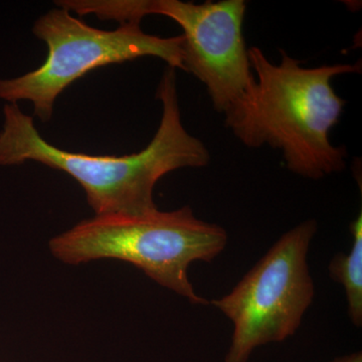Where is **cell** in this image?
<instances>
[{
	"label": "cell",
	"instance_id": "cell-1",
	"mask_svg": "<svg viewBox=\"0 0 362 362\" xmlns=\"http://www.w3.org/2000/svg\"><path fill=\"white\" fill-rule=\"evenodd\" d=\"M162 103L160 125L148 146L124 156H95L66 151L40 136L33 117L16 103L4 105L0 133V165L40 162L64 171L80 183L96 216H139L156 211L157 181L180 168H202L211 161L206 145L183 127L175 69L168 66L157 90Z\"/></svg>",
	"mask_w": 362,
	"mask_h": 362
},
{
	"label": "cell",
	"instance_id": "cell-2",
	"mask_svg": "<svg viewBox=\"0 0 362 362\" xmlns=\"http://www.w3.org/2000/svg\"><path fill=\"white\" fill-rule=\"evenodd\" d=\"M280 65L257 47L247 49L256 74L245 96L226 112V125L251 148L269 145L282 152L288 170L321 180L346 166V150L330 141L345 100L331 85L337 76L361 71V63L308 69L281 51Z\"/></svg>",
	"mask_w": 362,
	"mask_h": 362
},
{
	"label": "cell",
	"instance_id": "cell-3",
	"mask_svg": "<svg viewBox=\"0 0 362 362\" xmlns=\"http://www.w3.org/2000/svg\"><path fill=\"white\" fill-rule=\"evenodd\" d=\"M228 240L225 228L195 218L189 206H183L139 216H96L54 237L49 250L68 265L101 259L127 262L190 303L207 305L194 291L188 268L195 261H213Z\"/></svg>",
	"mask_w": 362,
	"mask_h": 362
},
{
	"label": "cell",
	"instance_id": "cell-4",
	"mask_svg": "<svg viewBox=\"0 0 362 362\" xmlns=\"http://www.w3.org/2000/svg\"><path fill=\"white\" fill-rule=\"evenodd\" d=\"M37 39L47 45V58L37 70L0 80V99L9 103L30 101L40 120H51L57 98L86 74L101 66L142 57H156L183 71L182 35H147L140 23H120L115 30L86 25L59 7L40 16L33 25Z\"/></svg>",
	"mask_w": 362,
	"mask_h": 362
},
{
	"label": "cell",
	"instance_id": "cell-5",
	"mask_svg": "<svg viewBox=\"0 0 362 362\" xmlns=\"http://www.w3.org/2000/svg\"><path fill=\"white\" fill-rule=\"evenodd\" d=\"M317 230L309 220L285 233L232 291L211 301L233 324L226 362H247L255 349L299 329L313 302L307 257Z\"/></svg>",
	"mask_w": 362,
	"mask_h": 362
},
{
	"label": "cell",
	"instance_id": "cell-6",
	"mask_svg": "<svg viewBox=\"0 0 362 362\" xmlns=\"http://www.w3.org/2000/svg\"><path fill=\"white\" fill-rule=\"evenodd\" d=\"M244 0H90L88 13L119 23H141L149 14L176 21L183 30V71L206 86L214 108L226 114L254 83L244 37Z\"/></svg>",
	"mask_w": 362,
	"mask_h": 362
},
{
	"label": "cell",
	"instance_id": "cell-7",
	"mask_svg": "<svg viewBox=\"0 0 362 362\" xmlns=\"http://www.w3.org/2000/svg\"><path fill=\"white\" fill-rule=\"evenodd\" d=\"M354 244L349 254H337L329 264L330 277L344 287L350 321L362 326V214L349 226Z\"/></svg>",
	"mask_w": 362,
	"mask_h": 362
},
{
	"label": "cell",
	"instance_id": "cell-8",
	"mask_svg": "<svg viewBox=\"0 0 362 362\" xmlns=\"http://www.w3.org/2000/svg\"><path fill=\"white\" fill-rule=\"evenodd\" d=\"M329 362H362V354L361 351L354 352V354H347V356L338 357L334 361Z\"/></svg>",
	"mask_w": 362,
	"mask_h": 362
}]
</instances>
